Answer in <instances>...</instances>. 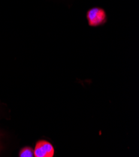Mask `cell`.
<instances>
[{
	"mask_svg": "<svg viewBox=\"0 0 139 157\" xmlns=\"http://www.w3.org/2000/svg\"><path fill=\"white\" fill-rule=\"evenodd\" d=\"M87 23L90 27H99L107 22L106 11L102 7L94 6L89 8L86 14Z\"/></svg>",
	"mask_w": 139,
	"mask_h": 157,
	"instance_id": "1",
	"label": "cell"
},
{
	"mask_svg": "<svg viewBox=\"0 0 139 157\" xmlns=\"http://www.w3.org/2000/svg\"><path fill=\"white\" fill-rule=\"evenodd\" d=\"M54 148L53 145L46 140H39L34 150L35 157H53Z\"/></svg>",
	"mask_w": 139,
	"mask_h": 157,
	"instance_id": "2",
	"label": "cell"
},
{
	"mask_svg": "<svg viewBox=\"0 0 139 157\" xmlns=\"http://www.w3.org/2000/svg\"><path fill=\"white\" fill-rule=\"evenodd\" d=\"M20 157H33L34 156V150L29 147H25L21 149L19 153Z\"/></svg>",
	"mask_w": 139,
	"mask_h": 157,
	"instance_id": "3",
	"label": "cell"
}]
</instances>
